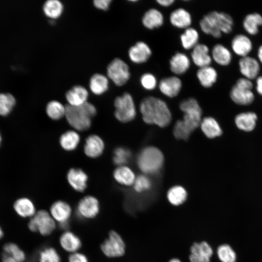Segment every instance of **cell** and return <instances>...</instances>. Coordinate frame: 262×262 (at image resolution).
Listing matches in <instances>:
<instances>
[{
  "mask_svg": "<svg viewBox=\"0 0 262 262\" xmlns=\"http://www.w3.org/2000/svg\"><path fill=\"white\" fill-rule=\"evenodd\" d=\"M230 46L233 54L241 58L250 55L254 45L250 36L246 33H238L232 37Z\"/></svg>",
  "mask_w": 262,
  "mask_h": 262,
  "instance_id": "cell-11",
  "label": "cell"
},
{
  "mask_svg": "<svg viewBox=\"0 0 262 262\" xmlns=\"http://www.w3.org/2000/svg\"><path fill=\"white\" fill-rule=\"evenodd\" d=\"M254 89V82L241 76L236 80L231 87L229 92V98L237 105H250L254 102L255 98Z\"/></svg>",
  "mask_w": 262,
  "mask_h": 262,
  "instance_id": "cell-4",
  "label": "cell"
},
{
  "mask_svg": "<svg viewBox=\"0 0 262 262\" xmlns=\"http://www.w3.org/2000/svg\"><path fill=\"white\" fill-rule=\"evenodd\" d=\"M217 257L221 262H236L237 255L233 249L228 244H222L217 249Z\"/></svg>",
  "mask_w": 262,
  "mask_h": 262,
  "instance_id": "cell-39",
  "label": "cell"
},
{
  "mask_svg": "<svg viewBox=\"0 0 262 262\" xmlns=\"http://www.w3.org/2000/svg\"><path fill=\"white\" fill-rule=\"evenodd\" d=\"M109 81L107 77L101 74L93 75L89 82V87L92 92L96 95H100L108 89Z\"/></svg>",
  "mask_w": 262,
  "mask_h": 262,
  "instance_id": "cell-33",
  "label": "cell"
},
{
  "mask_svg": "<svg viewBox=\"0 0 262 262\" xmlns=\"http://www.w3.org/2000/svg\"><path fill=\"white\" fill-rule=\"evenodd\" d=\"M66 180L70 186L76 192H83L87 188L88 176L81 168L69 169L66 174Z\"/></svg>",
  "mask_w": 262,
  "mask_h": 262,
  "instance_id": "cell-17",
  "label": "cell"
},
{
  "mask_svg": "<svg viewBox=\"0 0 262 262\" xmlns=\"http://www.w3.org/2000/svg\"><path fill=\"white\" fill-rule=\"evenodd\" d=\"M191 57L194 64L199 68L211 66L213 61L208 46L202 43L197 44L192 49Z\"/></svg>",
  "mask_w": 262,
  "mask_h": 262,
  "instance_id": "cell-21",
  "label": "cell"
},
{
  "mask_svg": "<svg viewBox=\"0 0 262 262\" xmlns=\"http://www.w3.org/2000/svg\"><path fill=\"white\" fill-rule=\"evenodd\" d=\"M64 10L62 3L58 0H49L46 1L43 6L44 14L47 17L52 19L59 17Z\"/></svg>",
  "mask_w": 262,
  "mask_h": 262,
  "instance_id": "cell-38",
  "label": "cell"
},
{
  "mask_svg": "<svg viewBox=\"0 0 262 262\" xmlns=\"http://www.w3.org/2000/svg\"><path fill=\"white\" fill-rule=\"evenodd\" d=\"M111 1L110 0H95L93 2L97 8L106 11L109 9Z\"/></svg>",
  "mask_w": 262,
  "mask_h": 262,
  "instance_id": "cell-48",
  "label": "cell"
},
{
  "mask_svg": "<svg viewBox=\"0 0 262 262\" xmlns=\"http://www.w3.org/2000/svg\"><path fill=\"white\" fill-rule=\"evenodd\" d=\"M105 148V143L103 139L97 134H92L85 139L83 152L88 158L96 159L103 154Z\"/></svg>",
  "mask_w": 262,
  "mask_h": 262,
  "instance_id": "cell-16",
  "label": "cell"
},
{
  "mask_svg": "<svg viewBox=\"0 0 262 262\" xmlns=\"http://www.w3.org/2000/svg\"><path fill=\"white\" fill-rule=\"evenodd\" d=\"M140 82L142 86L147 90L154 89L157 84L156 77L150 73L143 74L140 78Z\"/></svg>",
  "mask_w": 262,
  "mask_h": 262,
  "instance_id": "cell-46",
  "label": "cell"
},
{
  "mask_svg": "<svg viewBox=\"0 0 262 262\" xmlns=\"http://www.w3.org/2000/svg\"><path fill=\"white\" fill-rule=\"evenodd\" d=\"M256 57L261 66H262V43L257 48Z\"/></svg>",
  "mask_w": 262,
  "mask_h": 262,
  "instance_id": "cell-51",
  "label": "cell"
},
{
  "mask_svg": "<svg viewBox=\"0 0 262 262\" xmlns=\"http://www.w3.org/2000/svg\"><path fill=\"white\" fill-rule=\"evenodd\" d=\"M190 262H211L213 255L212 246L206 241L194 242L190 248Z\"/></svg>",
  "mask_w": 262,
  "mask_h": 262,
  "instance_id": "cell-14",
  "label": "cell"
},
{
  "mask_svg": "<svg viewBox=\"0 0 262 262\" xmlns=\"http://www.w3.org/2000/svg\"><path fill=\"white\" fill-rule=\"evenodd\" d=\"M261 66L256 57L250 55L240 58L238 61L241 76L253 81L261 74Z\"/></svg>",
  "mask_w": 262,
  "mask_h": 262,
  "instance_id": "cell-12",
  "label": "cell"
},
{
  "mask_svg": "<svg viewBox=\"0 0 262 262\" xmlns=\"http://www.w3.org/2000/svg\"><path fill=\"white\" fill-rule=\"evenodd\" d=\"M151 187L150 179L145 175H140L135 178L133 183L134 190L137 193H142L148 190Z\"/></svg>",
  "mask_w": 262,
  "mask_h": 262,
  "instance_id": "cell-45",
  "label": "cell"
},
{
  "mask_svg": "<svg viewBox=\"0 0 262 262\" xmlns=\"http://www.w3.org/2000/svg\"><path fill=\"white\" fill-rule=\"evenodd\" d=\"M66 112V106L56 100L49 101L46 107V114L52 120H59L65 117Z\"/></svg>",
  "mask_w": 262,
  "mask_h": 262,
  "instance_id": "cell-35",
  "label": "cell"
},
{
  "mask_svg": "<svg viewBox=\"0 0 262 262\" xmlns=\"http://www.w3.org/2000/svg\"><path fill=\"white\" fill-rule=\"evenodd\" d=\"M68 262H89L86 256L82 253L76 252L70 254Z\"/></svg>",
  "mask_w": 262,
  "mask_h": 262,
  "instance_id": "cell-47",
  "label": "cell"
},
{
  "mask_svg": "<svg viewBox=\"0 0 262 262\" xmlns=\"http://www.w3.org/2000/svg\"><path fill=\"white\" fill-rule=\"evenodd\" d=\"M59 243L65 251L71 254L78 252L82 245L79 236L69 230H66L61 235Z\"/></svg>",
  "mask_w": 262,
  "mask_h": 262,
  "instance_id": "cell-24",
  "label": "cell"
},
{
  "mask_svg": "<svg viewBox=\"0 0 262 262\" xmlns=\"http://www.w3.org/2000/svg\"><path fill=\"white\" fill-rule=\"evenodd\" d=\"M196 77L203 87L209 88L216 82L218 74L216 69L211 65L199 68L197 71Z\"/></svg>",
  "mask_w": 262,
  "mask_h": 262,
  "instance_id": "cell-26",
  "label": "cell"
},
{
  "mask_svg": "<svg viewBox=\"0 0 262 262\" xmlns=\"http://www.w3.org/2000/svg\"><path fill=\"white\" fill-rule=\"evenodd\" d=\"M180 108L184 113L183 122L193 132L201 123L202 110L197 101L193 98L184 99Z\"/></svg>",
  "mask_w": 262,
  "mask_h": 262,
  "instance_id": "cell-7",
  "label": "cell"
},
{
  "mask_svg": "<svg viewBox=\"0 0 262 262\" xmlns=\"http://www.w3.org/2000/svg\"><path fill=\"white\" fill-rule=\"evenodd\" d=\"M56 222L49 213L45 210L37 211L30 218L28 224L29 229L33 232H37L43 236L51 234L56 228Z\"/></svg>",
  "mask_w": 262,
  "mask_h": 262,
  "instance_id": "cell-8",
  "label": "cell"
},
{
  "mask_svg": "<svg viewBox=\"0 0 262 262\" xmlns=\"http://www.w3.org/2000/svg\"><path fill=\"white\" fill-rule=\"evenodd\" d=\"M72 213L71 206L66 201L62 200L53 202L49 210V213L53 219L61 226L68 224Z\"/></svg>",
  "mask_w": 262,
  "mask_h": 262,
  "instance_id": "cell-15",
  "label": "cell"
},
{
  "mask_svg": "<svg viewBox=\"0 0 262 262\" xmlns=\"http://www.w3.org/2000/svg\"><path fill=\"white\" fill-rule=\"evenodd\" d=\"M257 115L252 112H242L235 118V122L238 129L246 131H252L255 127Z\"/></svg>",
  "mask_w": 262,
  "mask_h": 262,
  "instance_id": "cell-31",
  "label": "cell"
},
{
  "mask_svg": "<svg viewBox=\"0 0 262 262\" xmlns=\"http://www.w3.org/2000/svg\"><path fill=\"white\" fill-rule=\"evenodd\" d=\"M164 158L162 152L153 147H146L139 153L137 163L139 169L146 174H155L163 166Z\"/></svg>",
  "mask_w": 262,
  "mask_h": 262,
  "instance_id": "cell-5",
  "label": "cell"
},
{
  "mask_svg": "<svg viewBox=\"0 0 262 262\" xmlns=\"http://www.w3.org/2000/svg\"><path fill=\"white\" fill-rule=\"evenodd\" d=\"M113 176L117 183L126 186L133 184L136 178L132 170L126 165L117 166L114 170Z\"/></svg>",
  "mask_w": 262,
  "mask_h": 262,
  "instance_id": "cell-32",
  "label": "cell"
},
{
  "mask_svg": "<svg viewBox=\"0 0 262 262\" xmlns=\"http://www.w3.org/2000/svg\"><path fill=\"white\" fill-rule=\"evenodd\" d=\"M242 25L246 34L250 36L257 35L262 27V14L258 12L246 14L243 18Z\"/></svg>",
  "mask_w": 262,
  "mask_h": 262,
  "instance_id": "cell-20",
  "label": "cell"
},
{
  "mask_svg": "<svg viewBox=\"0 0 262 262\" xmlns=\"http://www.w3.org/2000/svg\"><path fill=\"white\" fill-rule=\"evenodd\" d=\"M201 128L205 135L209 138L219 136L222 133L217 121L212 117L204 118L200 123Z\"/></svg>",
  "mask_w": 262,
  "mask_h": 262,
  "instance_id": "cell-34",
  "label": "cell"
},
{
  "mask_svg": "<svg viewBox=\"0 0 262 262\" xmlns=\"http://www.w3.org/2000/svg\"><path fill=\"white\" fill-rule=\"evenodd\" d=\"M108 77L116 85H124L129 81L131 73L128 65L119 58L113 59L107 68Z\"/></svg>",
  "mask_w": 262,
  "mask_h": 262,
  "instance_id": "cell-10",
  "label": "cell"
},
{
  "mask_svg": "<svg viewBox=\"0 0 262 262\" xmlns=\"http://www.w3.org/2000/svg\"><path fill=\"white\" fill-rule=\"evenodd\" d=\"M140 111L143 120L148 124L164 127L169 124L172 115L166 103L153 96L144 98L140 104Z\"/></svg>",
  "mask_w": 262,
  "mask_h": 262,
  "instance_id": "cell-1",
  "label": "cell"
},
{
  "mask_svg": "<svg viewBox=\"0 0 262 262\" xmlns=\"http://www.w3.org/2000/svg\"><path fill=\"white\" fill-rule=\"evenodd\" d=\"M39 262H61V259L58 252L51 246L42 249L39 253Z\"/></svg>",
  "mask_w": 262,
  "mask_h": 262,
  "instance_id": "cell-41",
  "label": "cell"
},
{
  "mask_svg": "<svg viewBox=\"0 0 262 262\" xmlns=\"http://www.w3.org/2000/svg\"><path fill=\"white\" fill-rule=\"evenodd\" d=\"M65 117L68 124L77 131H84L90 129L92 119L97 113L96 107L86 102L79 106L66 105Z\"/></svg>",
  "mask_w": 262,
  "mask_h": 262,
  "instance_id": "cell-3",
  "label": "cell"
},
{
  "mask_svg": "<svg viewBox=\"0 0 262 262\" xmlns=\"http://www.w3.org/2000/svg\"><path fill=\"white\" fill-rule=\"evenodd\" d=\"M234 23L233 17L229 13L214 10L209 12L202 17L199 26L205 34L214 38H219L223 34L232 33Z\"/></svg>",
  "mask_w": 262,
  "mask_h": 262,
  "instance_id": "cell-2",
  "label": "cell"
},
{
  "mask_svg": "<svg viewBox=\"0 0 262 262\" xmlns=\"http://www.w3.org/2000/svg\"><path fill=\"white\" fill-rule=\"evenodd\" d=\"M171 71L176 75L185 73L189 68L190 60L185 53L178 52L172 56L169 61Z\"/></svg>",
  "mask_w": 262,
  "mask_h": 262,
  "instance_id": "cell-28",
  "label": "cell"
},
{
  "mask_svg": "<svg viewBox=\"0 0 262 262\" xmlns=\"http://www.w3.org/2000/svg\"><path fill=\"white\" fill-rule=\"evenodd\" d=\"M100 204L94 196L88 195L81 198L77 206V212L82 218L90 219L96 217L99 213Z\"/></svg>",
  "mask_w": 262,
  "mask_h": 262,
  "instance_id": "cell-13",
  "label": "cell"
},
{
  "mask_svg": "<svg viewBox=\"0 0 262 262\" xmlns=\"http://www.w3.org/2000/svg\"><path fill=\"white\" fill-rule=\"evenodd\" d=\"M81 141L79 132L75 130H69L63 132L60 136L59 142L61 148L66 151L75 150Z\"/></svg>",
  "mask_w": 262,
  "mask_h": 262,
  "instance_id": "cell-25",
  "label": "cell"
},
{
  "mask_svg": "<svg viewBox=\"0 0 262 262\" xmlns=\"http://www.w3.org/2000/svg\"><path fill=\"white\" fill-rule=\"evenodd\" d=\"M152 51L148 45L144 42L138 41L132 46L128 51L131 61L137 64L146 62L151 55Z\"/></svg>",
  "mask_w": 262,
  "mask_h": 262,
  "instance_id": "cell-19",
  "label": "cell"
},
{
  "mask_svg": "<svg viewBox=\"0 0 262 262\" xmlns=\"http://www.w3.org/2000/svg\"><path fill=\"white\" fill-rule=\"evenodd\" d=\"M13 207L16 213L23 218H31L36 213L34 203L27 197L18 198L15 202Z\"/></svg>",
  "mask_w": 262,
  "mask_h": 262,
  "instance_id": "cell-29",
  "label": "cell"
},
{
  "mask_svg": "<svg viewBox=\"0 0 262 262\" xmlns=\"http://www.w3.org/2000/svg\"><path fill=\"white\" fill-rule=\"evenodd\" d=\"M169 20L171 24L179 29H187L192 23V16L190 13L182 8L173 11L170 15Z\"/></svg>",
  "mask_w": 262,
  "mask_h": 262,
  "instance_id": "cell-27",
  "label": "cell"
},
{
  "mask_svg": "<svg viewBox=\"0 0 262 262\" xmlns=\"http://www.w3.org/2000/svg\"><path fill=\"white\" fill-rule=\"evenodd\" d=\"M192 131L184 124L182 120L176 123L173 133L176 138L179 139L187 140Z\"/></svg>",
  "mask_w": 262,
  "mask_h": 262,
  "instance_id": "cell-44",
  "label": "cell"
},
{
  "mask_svg": "<svg viewBox=\"0 0 262 262\" xmlns=\"http://www.w3.org/2000/svg\"><path fill=\"white\" fill-rule=\"evenodd\" d=\"M2 262H17L13 257L5 253L2 254Z\"/></svg>",
  "mask_w": 262,
  "mask_h": 262,
  "instance_id": "cell-52",
  "label": "cell"
},
{
  "mask_svg": "<svg viewBox=\"0 0 262 262\" xmlns=\"http://www.w3.org/2000/svg\"><path fill=\"white\" fill-rule=\"evenodd\" d=\"M3 235V232L1 227H0V239H1Z\"/></svg>",
  "mask_w": 262,
  "mask_h": 262,
  "instance_id": "cell-54",
  "label": "cell"
},
{
  "mask_svg": "<svg viewBox=\"0 0 262 262\" xmlns=\"http://www.w3.org/2000/svg\"><path fill=\"white\" fill-rule=\"evenodd\" d=\"M115 108L114 115L115 118L122 123H127L132 120L136 114V108L131 95L125 93L117 97L114 100Z\"/></svg>",
  "mask_w": 262,
  "mask_h": 262,
  "instance_id": "cell-6",
  "label": "cell"
},
{
  "mask_svg": "<svg viewBox=\"0 0 262 262\" xmlns=\"http://www.w3.org/2000/svg\"><path fill=\"white\" fill-rule=\"evenodd\" d=\"M100 249L103 254L108 258H118L125 254L126 245L121 235L116 231L112 230L101 244Z\"/></svg>",
  "mask_w": 262,
  "mask_h": 262,
  "instance_id": "cell-9",
  "label": "cell"
},
{
  "mask_svg": "<svg viewBox=\"0 0 262 262\" xmlns=\"http://www.w3.org/2000/svg\"><path fill=\"white\" fill-rule=\"evenodd\" d=\"M212 60L221 66H228L232 62L233 53L230 49L222 43H217L211 51Z\"/></svg>",
  "mask_w": 262,
  "mask_h": 262,
  "instance_id": "cell-18",
  "label": "cell"
},
{
  "mask_svg": "<svg viewBox=\"0 0 262 262\" xmlns=\"http://www.w3.org/2000/svg\"><path fill=\"white\" fill-rule=\"evenodd\" d=\"M187 198L186 190L181 186H175L170 188L167 193V198L169 203L175 206L182 204Z\"/></svg>",
  "mask_w": 262,
  "mask_h": 262,
  "instance_id": "cell-36",
  "label": "cell"
},
{
  "mask_svg": "<svg viewBox=\"0 0 262 262\" xmlns=\"http://www.w3.org/2000/svg\"><path fill=\"white\" fill-rule=\"evenodd\" d=\"M3 249L4 253L13 257L17 262H23L26 259L25 252L14 243H6Z\"/></svg>",
  "mask_w": 262,
  "mask_h": 262,
  "instance_id": "cell-43",
  "label": "cell"
},
{
  "mask_svg": "<svg viewBox=\"0 0 262 262\" xmlns=\"http://www.w3.org/2000/svg\"><path fill=\"white\" fill-rule=\"evenodd\" d=\"M199 34L195 29L189 27L180 35L181 44L185 49H193L198 44Z\"/></svg>",
  "mask_w": 262,
  "mask_h": 262,
  "instance_id": "cell-37",
  "label": "cell"
},
{
  "mask_svg": "<svg viewBox=\"0 0 262 262\" xmlns=\"http://www.w3.org/2000/svg\"><path fill=\"white\" fill-rule=\"evenodd\" d=\"M16 104L15 97L10 93L0 94V115L9 114Z\"/></svg>",
  "mask_w": 262,
  "mask_h": 262,
  "instance_id": "cell-40",
  "label": "cell"
},
{
  "mask_svg": "<svg viewBox=\"0 0 262 262\" xmlns=\"http://www.w3.org/2000/svg\"><path fill=\"white\" fill-rule=\"evenodd\" d=\"M159 89L164 96L174 98L180 92L182 82L180 78L175 76L162 79L159 83Z\"/></svg>",
  "mask_w": 262,
  "mask_h": 262,
  "instance_id": "cell-22",
  "label": "cell"
},
{
  "mask_svg": "<svg viewBox=\"0 0 262 262\" xmlns=\"http://www.w3.org/2000/svg\"><path fill=\"white\" fill-rule=\"evenodd\" d=\"M1 135L0 134V143H1Z\"/></svg>",
  "mask_w": 262,
  "mask_h": 262,
  "instance_id": "cell-55",
  "label": "cell"
},
{
  "mask_svg": "<svg viewBox=\"0 0 262 262\" xmlns=\"http://www.w3.org/2000/svg\"><path fill=\"white\" fill-rule=\"evenodd\" d=\"M174 0H157L156 2L161 6L163 7H168L172 5Z\"/></svg>",
  "mask_w": 262,
  "mask_h": 262,
  "instance_id": "cell-50",
  "label": "cell"
},
{
  "mask_svg": "<svg viewBox=\"0 0 262 262\" xmlns=\"http://www.w3.org/2000/svg\"><path fill=\"white\" fill-rule=\"evenodd\" d=\"M131 156V152L128 148L119 147L114 151L113 161L117 166L125 165L130 160Z\"/></svg>",
  "mask_w": 262,
  "mask_h": 262,
  "instance_id": "cell-42",
  "label": "cell"
},
{
  "mask_svg": "<svg viewBox=\"0 0 262 262\" xmlns=\"http://www.w3.org/2000/svg\"><path fill=\"white\" fill-rule=\"evenodd\" d=\"M88 92L81 85H75L68 90L66 94V98L68 105L79 106L87 102Z\"/></svg>",
  "mask_w": 262,
  "mask_h": 262,
  "instance_id": "cell-23",
  "label": "cell"
},
{
  "mask_svg": "<svg viewBox=\"0 0 262 262\" xmlns=\"http://www.w3.org/2000/svg\"><path fill=\"white\" fill-rule=\"evenodd\" d=\"M168 262H181V261L178 258H174L171 259Z\"/></svg>",
  "mask_w": 262,
  "mask_h": 262,
  "instance_id": "cell-53",
  "label": "cell"
},
{
  "mask_svg": "<svg viewBox=\"0 0 262 262\" xmlns=\"http://www.w3.org/2000/svg\"><path fill=\"white\" fill-rule=\"evenodd\" d=\"M254 81V89L257 94L262 97V74H260Z\"/></svg>",
  "mask_w": 262,
  "mask_h": 262,
  "instance_id": "cell-49",
  "label": "cell"
},
{
  "mask_svg": "<svg viewBox=\"0 0 262 262\" xmlns=\"http://www.w3.org/2000/svg\"><path fill=\"white\" fill-rule=\"evenodd\" d=\"M142 21L145 27L149 30H153L159 28L163 24L164 16L159 10L151 8L145 12Z\"/></svg>",
  "mask_w": 262,
  "mask_h": 262,
  "instance_id": "cell-30",
  "label": "cell"
}]
</instances>
